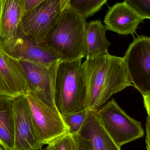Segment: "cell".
Listing matches in <instances>:
<instances>
[{
	"instance_id": "obj_22",
	"label": "cell",
	"mask_w": 150,
	"mask_h": 150,
	"mask_svg": "<svg viewBox=\"0 0 150 150\" xmlns=\"http://www.w3.org/2000/svg\"><path fill=\"white\" fill-rule=\"evenodd\" d=\"M45 1V0H25V13L34 8Z\"/></svg>"
},
{
	"instance_id": "obj_17",
	"label": "cell",
	"mask_w": 150,
	"mask_h": 150,
	"mask_svg": "<svg viewBox=\"0 0 150 150\" xmlns=\"http://www.w3.org/2000/svg\"><path fill=\"white\" fill-rule=\"evenodd\" d=\"M108 0H70V6L86 18L93 16Z\"/></svg>"
},
{
	"instance_id": "obj_15",
	"label": "cell",
	"mask_w": 150,
	"mask_h": 150,
	"mask_svg": "<svg viewBox=\"0 0 150 150\" xmlns=\"http://www.w3.org/2000/svg\"><path fill=\"white\" fill-rule=\"evenodd\" d=\"M107 30L100 20L87 23L86 33V59H90L108 52L111 43L106 37Z\"/></svg>"
},
{
	"instance_id": "obj_25",
	"label": "cell",
	"mask_w": 150,
	"mask_h": 150,
	"mask_svg": "<svg viewBox=\"0 0 150 150\" xmlns=\"http://www.w3.org/2000/svg\"><path fill=\"white\" fill-rule=\"evenodd\" d=\"M70 0H60L61 10V11L66 8L70 6Z\"/></svg>"
},
{
	"instance_id": "obj_23",
	"label": "cell",
	"mask_w": 150,
	"mask_h": 150,
	"mask_svg": "<svg viewBox=\"0 0 150 150\" xmlns=\"http://www.w3.org/2000/svg\"><path fill=\"white\" fill-rule=\"evenodd\" d=\"M146 143L147 150H150V115H148L146 123Z\"/></svg>"
},
{
	"instance_id": "obj_2",
	"label": "cell",
	"mask_w": 150,
	"mask_h": 150,
	"mask_svg": "<svg viewBox=\"0 0 150 150\" xmlns=\"http://www.w3.org/2000/svg\"><path fill=\"white\" fill-rule=\"evenodd\" d=\"M86 18L70 6L61 11L44 44L61 62L86 56Z\"/></svg>"
},
{
	"instance_id": "obj_11",
	"label": "cell",
	"mask_w": 150,
	"mask_h": 150,
	"mask_svg": "<svg viewBox=\"0 0 150 150\" xmlns=\"http://www.w3.org/2000/svg\"><path fill=\"white\" fill-rule=\"evenodd\" d=\"M29 91L19 60L0 46V96L14 98Z\"/></svg>"
},
{
	"instance_id": "obj_6",
	"label": "cell",
	"mask_w": 150,
	"mask_h": 150,
	"mask_svg": "<svg viewBox=\"0 0 150 150\" xmlns=\"http://www.w3.org/2000/svg\"><path fill=\"white\" fill-rule=\"evenodd\" d=\"M123 58L131 84L142 96L149 94V38L141 35L135 38Z\"/></svg>"
},
{
	"instance_id": "obj_7",
	"label": "cell",
	"mask_w": 150,
	"mask_h": 150,
	"mask_svg": "<svg viewBox=\"0 0 150 150\" xmlns=\"http://www.w3.org/2000/svg\"><path fill=\"white\" fill-rule=\"evenodd\" d=\"M61 12L60 0H45L24 13L20 34L43 44Z\"/></svg>"
},
{
	"instance_id": "obj_21",
	"label": "cell",
	"mask_w": 150,
	"mask_h": 150,
	"mask_svg": "<svg viewBox=\"0 0 150 150\" xmlns=\"http://www.w3.org/2000/svg\"><path fill=\"white\" fill-rule=\"evenodd\" d=\"M73 135L74 141V150H93L90 142L86 139L78 134Z\"/></svg>"
},
{
	"instance_id": "obj_3",
	"label": "cell",
	"mask_w": 150,
	"mask_h": 150,
	"mask_svg": "<svg viewBox=\"0 0 150 150\" xmlns=\"http://www.w3.org/2000/svg\"><path fill=\"white\" fill-rule=\"evenodd\" d=\"M81 61H60L58 64L54 101L62 116L87 109L86 86Z\"/></svg>"
},
{
	"instance_id": "obj_13",
	"label": "cell",
	"mask_w": 150,
	"mask_h": 150,
	"mask_svg": "<svg viewBox=\"0 0 150 150\" xmlns=\"http://www.w3.org/2000/svg\"><path fill=\"white\" fill-rule=\"evenodd\" d=\"M11 55L18 60L28 61L47 67L60 62L44 44L37 43L22 34Z\"/></svg>"
},
{
	"instance_id": "obj_27",
	"label": "cell",
	"mask_w": 150,
	"mask_h": 150,
	"mask_svg": "<svg viewBox=\"0 0 150 150\" xmlns=\"http://www.w3.org/2000/svg\"><path fill=\"white\" fill-rule=\"evenodd\" d=\"M0 150H4L3 149L2 147H1V145H0Z\"/></svg>"
},
{
	"instance_id": "obj_1",
	"label": "cell",
	"mask_w": 150,
	"mask_h": 150,
	"mask_svg": "<svg viewBox=\"0 0 150 150\" xmlns=\"http://www.w3.org/2000/svg\"><path fill=\"white\" fill-rule=\"evenodd\" d=\"M87 91L86 108L96 111L110 97L132 85L123 57L108 52L82 63Z\"/></svg>"
},
{
	"instance_id": "obj_18",
	"label": "cell",
	"mask_w": 150,
	"mask_h": 150,
	"mask_svg": "<svg viewBox=\"0 0 150 150\" xmlns=\"http://www.w3.org/2000/svg\"><path fill=\"white\" fill-rule=\"evenodd\" d=\"M88 110L63 115V120L69 130V133L74 135L77 134L83 123Z\"/></svg>"
},
{
	"instance_id": "obj_10",
	"label": "cell",
	"mask_w": 150,
	"mask_h": 150,
	"mask_svg": "<svg viewBox=\"0 0 150 150\" xmlns=\"http://www.w3.org/2000/svg\"><path fill=\"white\" fill-rule=\"evenodd\" d=\"M25 0H0V46L11 55L20 37Z\"/></svg>"
},
{
	"instance_id": "obj_16",
	"label": "cell",
	"mask_w": 150,
	"mask_h": 150,
	"mask_svg": "<svg viewBox=\"0 0 150 150\" xmlns=\"http://www.w3.org/2000/svg\"><path fill=\"white\" fill-rule=\"evenodd\" d=\"M13 98L0 96V145L4 150H13L14 125Z\"/></svg>"
},
{
	"instance_id": "obj_20",
	"label": "cell",
	"mask_w": 150,
	"mask_h": 150,
	"mask_svg": "<svg viewBox=\"0 0 150 150\" xmlns=\"http://www.w3.org/2000/svg\"><path fill=\"white\" fill-rule=\"evenodd\" d=\"M124 2L143 18L150 19V0H124Z\"/></svg>"
},
{
	"instance_id": "obj_19",
	"label": "cell",
	"mask_w": 150,
	"mask_h": 150,
	"mask_svg": "<svg viewBox=\"0 0 150 150\" xmlns=\"http://www.w3.org/2000/svg\"><path fill=\"white\" fill-rule=\"evenodd\" d=\"M51 150H74V141L70 133L62 135L47 144Z\"/></svg>"
},
{
	"instance_id": "obj_9",
	"label": "cell",
	"mask_w": 150,
	"mask_h": 150,
	"mask_svg": "<svg viewBox=\"0 0 150 150\" xmlns=\"http://www.w3.org/2000/svg\"><path fill=\"white\" fill-rule=\"evenodd\" d=\"M30 88L42 101L55 106L54 88L59 62L47 67L24 60H18Z\"/></svg>"
},
{
	"instance_id": "obj_12",
	"label": "cell",
	"mask_w": 150,
	"mask_h": 150,
	"mask_svg": "<svg viewBox=\"0 0 150 150\" xmlns=\"http://www.w3.org/2000/svg\"><path fill=\"white\" fill-rule=\"evenodd\" d=\"M144 19L124 2L109 8L104 23L107 30L121 35H134Z\"/></svg>"
},
{
	"instance_id": "obj_5",
	"label": "cell",
	"mask_w": 150,
	"mask_h": 150,
	"mask_svg": "<svg viewBox=\"0 0 150 150\" xmlns=\"http://www.w3.org/2000/svg\"><path fill=\"white\" fill-rule=\"evenodd\" d=\"M26 97L36 133L43 145H47L57 137L69 133L56 106L45 103L33 92L29 91Z\"/></svg>"
},
{
	"instance_id": "obj_14",
	"label": "cell",
	"mask_w": 150,
	"mask_h": 150,
	"mask_svg": "<svg viewBox=\"0 0 150 150\" xmlns=\"http://www.w3.org/2000/svg\"><path fill=\"white\" fill-rule=\"evenodd\" d=\"M79 135L90 142L93 150H121L99 120L95 111L88 110Z\"/></svg>"
},
{
	"instance_id": "obj_4",
	"label": "cell",
	"mask_w": 150,
	"mask_h": 150,
	"mask_svg": "<svg viewBox=\"0 0 150 150\" xmlns=\"http://www.w3.org/2000/svg\"><path fill=\"white\" fill-rule=\"evenodd\" d=\"M95 113L107 133L120 149L144 135L141 122L125 112L114 99L99 108Z\"/></svg>"
},
{
	"instance_id": "obj_24",
	"label": "cell",
	"mask_w": 150,
	"mask_h": 150,
	"mask_svg": "<svg viewBox=\"0 0 150 150\" xmlns=\"http://www.w3.org/2000/svg\"><path fill=\"white\" fill-rule=\"evenodd\" d=\"M144 107L148 115H150V93L143 96Z\"/></svg>"
},
{
	"instance_id": "obj_26",
	"label": "cell",
	"mask_w": 150,
	"mask_h": 150,
	"mask_svg": "<svg viewBox=\"0 0 150 150\" xmlns=\"http://www.w3.org/2000/svg\"><path fill=\"white\" fill-rule=\"evenodd\" d=\"M40 150H51V149H50V147L49 146H47L46 148H45V149H41Z\"/></svg>"
},
{
	"instance_id": "obj_28",
	"label": "cell",
	"mask_w": 150,
	"mask_h": 150,
	"mask_svg": "<svg viewBox=\"0 0 150 150\" xmlns=\"http://www.w3.org/2000/svg\"></svg>"
},
{
	"instance_id": "obj_8",
	"label": "cell",
	"mask_w": 150,
	"mask_h": 150,
	"mask_svg": "<svg viewBox=\"0 0 150 150\" xmlns=\"http://www.w3.org/2000/svg\"><path fill=\"white\" fill-rule=\"evenodd\" d=\"M12 103L15 136L13 150L41 149L44 145L36 133L26 96L14 98Z\"/></svg>"
}]
</instances>
